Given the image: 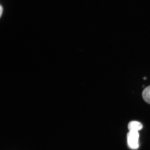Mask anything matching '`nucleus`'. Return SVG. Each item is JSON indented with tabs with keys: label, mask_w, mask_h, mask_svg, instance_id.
Segmentation results:
<instances>
[{
	"label": "nucleus",
	"mask_w": 150,
	"mask_h": 150,
	"mask_svg": "<svg viewBox=\"0 0 150 150\" xmlns=\"http://www.w3.org/2000/svg\"><path fill=\"white\" fill-rule=\"evenodd\" d=\"M142 96L144 101L150 104V86L144 90L142 93Z\"/></svg>",
	"instance_id": "3"
},
{
	"label": "nucleus",
	"mask_w": 150,
	"mask_h": 150,
	"mask_svg": "<svg viewBox=\"0 0 150 150\" xmlns=\"http://www.w3.org/2000/svg\"><path fill=\"white\" fill-rule=\"evenodd\" d=\"M0 11H0V15H1V17L3 12V7L2 6V5H1V7H0Z\"/></svg>",
	"instance_id": "4"
},
{
	"label": "nucleus",
	"mask_w": 150,
	"mask_h": 150,
	"mask_svg": "<svg viewBox=\"0 0 150 150\" xmlns=\"http://www.w3.org/2000/svg\"><path fill=\"white\" fill-rule=\"evenodd\" d=\"M139 134L138 131H130L127 135V145L130 149L136 150L139 147Z\"/></svg>",
	"instance_id": "1"
},
{
	"label": "nucleus",
	"mask_w": 150,
	"mask_h": 150,
	"mask_svg": "<svg viewBox=\"0 0 150 150\" xmlns=\"http://www.w3.org/2000/svg\"><path fill=\"white\" fill-rule=\"evenodd\" d=\"M128 127L129 131H138L142 128V125L140 122L137 121H132L129 123Z\"/></svg>",
	"instance_id": "2"
}]
</instances>
